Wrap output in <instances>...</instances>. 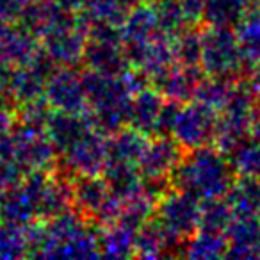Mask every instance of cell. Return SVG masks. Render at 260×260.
<instances>
[{
    "instance_id": "2",
    "label": "cell",
    "mask_w": 260,
    "mask_h": 260,
    "mask_svg": "<svg viewBox=\"0 0 260 260\" xmlns=\"http://www.w3.org/2000/svg\"><path fill=\"white\" fill-rule=\"evenodd\" d=\"M230 246L226 255L232 258H260V217L237 216L228 224Z\"/></svg>"
},
{
    "instance_id": "7",
    "label": "cell",
    "mask_w": 260,
    "mask_h": 260,
    "mask_svg": "<svg viewBox=\"0 0 260 260\" xmlns=\"http://www.w3.org/2000/svg\"><path fill=\"white\" fill-rule=\"evenodd\" d=\"M232 219H234V210H232L230 203L217 202L209 214V223L214 230H224V228H228Z\"/></svg>"
},
{
    "instance_id": "8",
    "label": "cell",
    "mask_w": 260,
    "mask_h": 260,
    "mask_svg": "<svg viewBox=\"0 0 260 260\" xmlns=\"http://www.w3.org/2000/svg\"><path fill=\"white\" fill-rule=\"evenodd\" d=\"M248 79L253 87V94H255V114L260 119V70L253 72L251 77H248Z\"/></svg>"
},
{
    "instance_id": "5",
    "label": "cell",
    "mask_w": 260,
    "mask_h": 260,
    "mask_svg": "<svg viewBox=\"0 0 260 260\" xmlns=\"http://www.w3.org/2000/svg\"><path fill=\"white\" fill-rule=\"evenodd\" d=\"M234 166L241 175H260V141L248 138L234 150Z\"/></svg>"
},
{
    "instance_id": "6",
    "label": "cell",
    "mask_w": 260,
    "mask_h": 260,
    "mask_svg": "<svg viewBox=\"0 0 260 260\" xmlns=\"http://www.w3.org/2000/svg\"><path fill=\"white\" fill-rule=\"evenodd\" d=\"M249 4L251 0H210L212 22L221 27L237 25Z\"/></svg>"
},
{
    "instance_id": "9",
    "label": "cell",
    "mask_w": 260,
    "mask_h": 260,
    "mask_svg": "<svg viewBox=\"0 0 260 260\" xmlns=\"http://www.w3.org/2000/svg\"><path fill=\"white\" fill-rule=\"evenodd\" d=\"M256 178H258V180H260V175H258V177H256Z\"/></svg>"
},
{
    "instance_id": "1",
    "label": "cell",
    "mask_w": 260,
    "mask_h": 260,
    "mask_svg": "<svg viewBox=\"0 0 260 260\" xmlns=\"http://www.w3.org/2000/svg\"><path fill=\"white\" fill-rule=\"evenodd\" d=\"M207 66L217 75L228 77L230 73L248 75L237 36L228 29H217L210 34L207 43Z\"/></svg>"
},
{
    "instance_id": "4",
    "label": "cell",
    "mask_w": 260,
    "mask_h": 260,
    "mask_svg": "<svg viewBox=\"0 0 260 260\" xmlns=\"http://www.w3.org/2000/svg\"><path fill=\"white\" fill-rule=\"evenodd\" d=\"M230 207L235 216L260 217V180L251 175H241L230 187Z\"/></svg>"
},
{
    "instance_id": "3",
    "label": "cell",
    "mask_w": 260,
    "mask_h": 260,
    "mask_svg": "<svg viewBox=\"0 0 260 260\" xmlns=\"http://www.w3.org/2000/svg\"><path fill=\"white\" fill-rule=\"evenodd\" d=\"M237 41L248 73L260 70V0H251L237 23Z\"/></svg>"
}]
</instances>
